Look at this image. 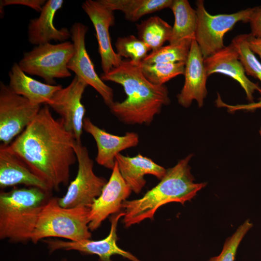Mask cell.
<instances>
[{
  "label": "cell",
  "mask_w": 261,
  "mask_h": 261,
  "mask_svg": "<svg viewBox=\"0 0 261 261\" xmlns=\"http://www.w3.org/2000/svg\"><path fill=\"white\" fill-rule=\"evenodd\" d=\"M192 156V154H189L174 166L167 169L160 181L142 198L124 201L123 221L126 227L139 224L146 219L153 220L157 210L167 203L178 202L184 204L205 186V183L194 182L189 165Z\"/></svg>",
  "instance_id": "3957f363"
},
{
  "label": "cell",
  "mask_w": 261,
  "mask_h": 261,
  "mask_svg": "<svg viewBox=\"0 0 261 261\" xmlns=\"http://www.w3.org/2000/svg\"><path fill=\"white\" fill-rule=\"evenodd\" d=\"M174 16V23L169 41V44H179L185 40L195 39L197 13L187 0H173L170 8Z\"/></svg>",
  "instance_id": "7402d4cb"
},
{
  "label": "cell",
  "mask_w": 261,
  "mask_h": 261,
  "mask_svg": "<svg viewBox=\"0 0 261 261\" xmlns=\"http://www.w3.org/2000/svg\"><path fill=\"white\" fill-rule=\"evenodd\" d=\"M185 62L143 64L140 67L145 77L151 83L163 85L171 79L184 74Z\"/></svg>",
  "instance_id": "d4e9b609"
},
{
  "label": "cell",
  "mask_w": 261,
  "mask_h": 261,
  "mask_svg": "<svg viewBox=\"0 0 261 261\" xmlns=\"http://www.w3.org/2000/svg\"><path fill=\"white\" fill-rule=\"evenodd\" d=\"M9 87L13 92L20 95L32 103L47 105L55 93L62 87L38 81L27 75L14 62L9 72Z\"/></svg>",
  "instance_id": "44dd1931"
},
{
  "label": "cell",
  "mask_w": 261,
  "mask_h": 261,
  "mask_svg": "<svg viewBox=\"0 0 261 261\" xmlns=\"http://www.w3.org/2000/svg\"><path fill=\"white\" fill-rule=\"evenodd\" d=\"M87 84L75 75L70 84L56 91L47 105L60 116L66 130L76 141H81L86 112L82 103L83 94Z\"/></svg>",
  "instance_id": "30bf717a"
},
{
  "label": "cell",
  "mask_w": 261,
  "mask_h": 261,
  "mask_svg": "<svg viewBox=\"0 0 261 261\" xmlns=\"http://www.w3.org/2000/svg\"><path fill=\"white\" fill-rule=\"evenodd\" d=\"M139 39L152 51L162 47L169 41L172 27L158 16H151L136 25Z\"/></svg>",
  "instance_id": "cb8c5ba5"
},
{
  "label": "cell",
  "mask_w": 261,
  "mask_h": 261,
  "mask_svg": "<svg viewBox=\"0 0 261 261\" xmlns=\"http://www.w3.org/2000/svg\"><path fill=\"white\" fill-rule=\"evenodd\" d=\"M259 133H260V135L261 137V127L260 128V130H259Z\"/></svg>",
  "instance_id": "836d02e7"
},
{
  "label": "cell",
  "mask_w": 261,
  "mask_h": 261,
  "mask_svg": "<svg viewBox=\"0 0 261 261\" xmlns=\"http://www.w3.org/2000/svg\"><path fill=\"white\" fill-rule=\"evenodd\" d=\"M197 16L195 39L204 58L221 50L225 34L239 22L249 23L254 7L231 14L211 15L207 12L204 1L196 2Z\"/></svg>",
  "instance_id": "52a82bcc"
},
{
  "label": "cell",
  "mask_w": 261,
  "mask_h": 261,
  "mask_svg": "<svg viewBox=\"0 0 261 261\" xmlns=\"http://www.w3.org/2000/svg\"><path fill=\"white\" fill-rule=\"evenodd\" d=\"M252 226L249 220H246L232 236L226 239L221 253L207 261H234L240 242Z\"/></svg>",
  "instance_id": "f1b7e54d"
},
{
  "label": "cell",
  "mask_w": 261,
  "mask_h": 261,
  "mask_svg": "<svg viewBox=\"0 0 261 261\" xmlns=\"http://www.w3.org/2000/svg\"><path fill=\"white\" fill-rule=\"evenodd\" d=\"M140 64L123 59L118 67L103 73L100 77L103 81L121 85L127 95L124 101L114 102L109 107L115 116L126 124L149 125L162 107L170 104V99L167 87L149 82Z\"/></svg>",
  "instance_id": "7a4b0ae2"
},
{
  "label": "cell",
  "mask_w": 261,
  "mask_h": 261,
  "mask_svg": "<svg viewBox=\"0 0 261 261\" xmlns=\"http://www.w3.org/2000/svg\"><path fill=\"white\" fill-rule=\"evenodd\" d=\"M74 52L72 42L46 43L25 52L18 63L27 74L38 76L46 84L55 85V79L71 76L67 65Z\"/></svg>",
  "instance_id": "8992f818"
},
{
  "label": "cell",
  "mask_w": 261,
  "mask_h": 261,
  "mask_svg": "<svg viewBox=\"0 0 261 261\" xmlns=\"http://www.w3.org/2000/svg\"><path fill=\"white\" fill-rule=\"evenodd\" d=\"M119 172L116 160L111 175L101 195L90 206L88 227L93 231L110 215L118 213L122 208V203L131 193Z\"/></svg>",
  "instance_id": "5bb4252c"
},
{
  "label": "cell",
  "mask_w": 261,
  "mask_h": 261,
  "mask_svg": "<svg viewBox=\"0 0 261 261\" xmlns=\"http://www.w3.org/2000/svg\"><path fill=\"white\" fill-rule=\"evenodd\" d=\"M88 27L80 22H75L70 31L74 45V52L69 60L67 67L75 75L83 80L87 85L95 89L109 107L115 102L113 89L105 84L96 73L94 65L87 52L85 44Z\"/></svg>",
  "instance_id": "8fae6325"
},
{
  "label": "cell",
  "mask_w": 261,
  "mask_h": 261,
  "mask_svg": "<svg viewBox=\"0 0 261 261\" xmlns=\"http://www.w3.org/2000/svg\"><path fill=\"white\" fill-rule=\"evenodd\" d=\"M62 0H48L44 5L40 15L30 20L28 28V41L36 46L51 41H67L71 37L67 28L57 29L53 23L57 12L61 8Z\"/></svg>",
  "instance_id": "ac0fdd59"
},
{
  "label": "cell",
  "mask_w": 261,
  "mask_h": 261,
  "mask_svg": "<svg viewBox=\"0 0 261 261\" xmlns=\"http://www.w3.org/2000/svg\"><path fill=\"white\" fill-rule=\"evenodd\" d=\"M184 75V86L177 95L178 103L188 108L195 100L199 107H202L207 95L206 83L208 76L204 65V58L195 39L192 40L191 44Z\"/></svg>",
  "instance_id": "9a60e30c"
},
{
  "label": "cell",
  "mask_w": 261,
  "mask_h": 261,
  "mask_svg": "<svg viewBox=\"0 0 261 261\" xmlns=\"http://www.w3.org/2000/svg\"><path fill=\"white\" fill-rule=\"evenodd\" d=\"M89 211L90 208L85 206L63 208L59 205L58 198H51L40 211L31 242L37 244L50 237L72 241L90 239Z\"/></svg>",
  "instance_id": "5b68a950"
},
{
  "label": "cell",
  "mask_w": 261,
  "mask_h": 261,
  "mask_svg": "<svg viewBox=\"0 0 261 261\" xmlns=\"http://www.w3.org/2000/svg\"><path fill=\"white\" fill-rule=\"evenodd\" d=\"M82 8L95 29L102 68L103 73H107L118 67L123 60L113 50L109 34L110 27L115 24L114 11L100 0H86L83 2Z\"/></svg>",
  "instance_id": "4fadbf2b"
},
{
  "label": "cell",
  "mask_w": 261,
  "mask_h": 261,
  "mask_svg": "<svg viewBox=\"0 0 261 261\" xmlns=\"http://www.w3.org/2000/svg\"><path fill=\"white\" fill-rule=\"evenodd\" d=\"M75 141L62 119L55 118L45 105L8 145L52 191L69 183L71 167L77 161Z\"/></svg>",
  "instance_id": "6da1fadb"
},
{
  "label": "cell",
  "mask_w": 261,
  "mask_h": 261,
  "mask_svg": "<svg viewBox=\"0 0 261 261\" xmlns=\"http://www.w3.org/2000/svg\"><path fill=\"white\" fill-rule=\"evenodd\" d=\"M45 0H1L0 7L11 5L26 6L40 12L46 2Z\"/></svg>",
  "instance_id": "f546056e"
},
{
  "label": "cell",
  "mask_w": 261,
  "mask_h": 261,
  "mask_svg": "<svg viewBox=\"0 0 261 261\" xmlns=\"http://www.w3.org/2000/svg\"><path fill=\"white\" fill-rule=\"evenodd\" d=\"M246 39L250 49L261 58V38L255 37L248 33L246 34Z\"/></svg>",
  "instance_id": "d6a6232c"
},
{
  "label": "cell",
  "mask_w": 261,
  "mask_h": 261,
  "mask_svg": "<svg viewBox=\"0 0 261 261\" xmlns=\"http://www.w3.org/2000/svg\"><path fill=\"white\" fill-rule=\"evenodd\" d=\"M115 46L120 57L129 58L136 64H140L151 50L144 42L132 35L118 37Z\"/></svg>",
  "instance_id": "4316f807"
},
{
  "label": "cell",
  "mask_w": 261,
  "mask_h": 261,
  "mask_svg": "<svg viewBox=\"0 0 261 261\" xmlns=\"http://www.w3.org/2000/svg\"><path fill=\"white\" fill-rule=\"evenodd\" d=\"M113 11L118 10L124 14L125 18L136 22L142 16L171 8L173 0H100Z\"/></svg>",
  "instance_id": "603a6c76"
},
{
  "label": "cell",
  "mask_w": 261,
  "mask_h": 261,
  "mask_svg": "<svg viewBox=\"0 0 261 261\" xmlns=\"http://www.w3.org/2000/svg\"><path fill=\"white\" fill-rule=\"evenodd\" d=\"M192 41L185 40L175 44L162 46L152 51L142 61L143 64L186 62Z\"/></svg>",
  "instance_id": "484cf974"
},
{
  "label": "cell",
  "mask_w": 261,
  "mask_h": 261,
  "mask_svg": "<svg viewBox=\"0 0 261 261\" xmlns=\"http://www.w3.org/2000/svg\"><path fill=\"white\" fill-rule=\"evenodd\" d=\"M249 23L250 33L255 37L261 38V5L254 7Z\"/></svg>",
  "instance_id": "4dcf8cb0"
},
{
  "label": "cell",
  "mask_w": 261,
  "mask_h": 261,
  "mask_svg": "<svg viewBox=\"0 0 261 261\" xmlns=\"http://www.w3.org/2000/svg\"><path fill=\"white\" fill-rule=\"evenodd\" d=\"M74 149L78 162V171L74 179L69 184L67 192L58 198L59 205L63 208L79 206L90 207L101 194L107 181L96 175L93 171V161L87 148L81 141H75Z\"/></svg>",
  "instance_id": "ba28073f"
},
{
  "label": "cell",
  "mask_w": 261,
  "mask_h": 261,
  "mask_svg": "<svg viewBox=\"0 0 261 261\" xmlns=\"http://www.w3.org/2000/svg\"><path fill=\"white\" fill-rule=\"evenodd\" d=\"M36 187L49 192L47 185L34 174L8 145L0 146V187L17 185Z\"/></svg>",
  "instance_id": "d6986e66"
},
{
  "label": "cell",
  "mask_w": 261,
  "mask_h": 261,
  "mask_svg": "<svg viewBox=\"0 0 261 261\" xmlns=\"http://www.w3.org/2000/svg\"><path fill=\"white\" fill-rule=\"evenodd\" d=\"M116 160L123 178L136 194L141 191L146 184L145 175L151 174L161 180L166 172L164 167L140 154L130 157L118 153Z\"/></svg>",
  "instance_id": "ffe728a7"
},
{
  "label": "cell",
  "mask_w": 261,
  "mask_h": 261,
  "mask_svg": "<svg viewBox=\"0 0 261 261\" xmlns=\"http://www.w3.org/2000/svg\"><path fill=\"white\" fill-rule=\"evenodd\" d=\"M49 192L36 187L14 188L0 194V238L12 242L31 240Z\"/></svg>",
  "instance_id": "277c9868"
},
{
  "label": "cell",
  "mask_w": 261,
  "mask_h": 261,
  "mask_svg": "<svg viewBox=\"0 0 261 261\" xmlns=\"http://www.w3.org/2000/svg\"><path fill=\"white\" fill-rule=\"evenodd\" d=\"M40 105L32 103L12 91L8 85L0 84V141L9 145L33 120Z\"/></svg>",
  "instance_id": "9c48e42d"
},
{
  "label": "cell",
  "mask_w": 261,
  "mask_h": 261,
  "mask_svg": "<svg viewBox=\"0 0 261 261\" xmlns=\"http://www.w3.org/2000/svg\"><path fill=\"white\" fill-rule=\"evenodd\" d=\"M83 128L96 143L98 152L96 161L109 169H113L117 154L137 146L139 142V135L135 132H127L123 136L113 135L99 128L88 117H85Z\"/></svg>",
  "instance_id": "e0dca14e"
},
{
  "label": "cell",
  "mask_w": 261,
  "mask_h": 261,
  "mask_svg": "<svg viewBox=\"0 0 261 261\" xmlns=\"http://www.w3.org/2000/svg\"><path fill=\"white\" fill-rule=\"evenodd\" d=\"M204 65L208 77L213 73H219L237 81L244 89L246 99L250 103L253 102L254 92L257 90L261 92L258 84L253 83L246 76L237 50L232 43L216 53L204 58Z\"/></svg>",
  "instance_id": "2e32d148"
},
{
  "label": "cell",
  "mask_w": 261,
  "mask_h": 261,
  "mask_svg": "<svg viewBox=\"0 0 261 261\" xmlns=\"http://www.w3.org/2000/svg\"><path fill=\"white\" fill-rule=\"evenodd\" d=\"M124 215V212H120L110 218L111 229L109 233L105 238L101 240H92L88 239L72 241L49 239L43 240V242L47 245L51 252L59 249L74 250L87 254L97 255L99 257V261H112L111 258L115 255H119L131 261H141L131 253L121 249L117 245V225L119 219Z\"/></svg>",
  "instance_id": "7c38bea8"
},
{
  "label": "cell",
  "mask_w": 261,
  "mask_h": 261,
  "mask_svg": "<svg viewBox=\"0 0 261 261\" xmlns=\"http://www.w3.org/2000/svg\"><path fill=\"white\" fill-rule=\"evenodd\" d=\"M261 97L259 99V101L257 102H252L249 103L247 104H243V105H238L236 106H230L225 104V103L221 102H220L219 105L221 106H224L228 108L230 111H235L238 110H254L258 108H261Z\"/></svg>",
  "instance_id": "1f68e13d"
},
{
  "label": "cell",
  "mask_w": 261,
  "mask_h": 261,
  "mask_svg": "<svg viewBox=\"0 0 261 261\" xmlns=\"http://www.w3.org/2000/svg\"><path fill=\"white\" fill-rule=\"evenodd\" d=\"M62 261H67L66 260H63Z\"/></svg>",
  "instance_id": "e575fe53"
},
{
  "label": "cell",
  "mask_w": 261,
  "mask_h": 261,
  "mask_svg": "<svg viewBox=\"0 0 261 261\" xmlns=\"http://www.w3.org/2000/svg\"><path fill=\"white\" fill-rule=\"evenodd\" d=\"M239 54L246 73L258 79L261 82V63L250 49L246 39V34L238 35L231 42Z\"/></svg>",
  "instance_id": "83f0119b"
}]
</instances>
